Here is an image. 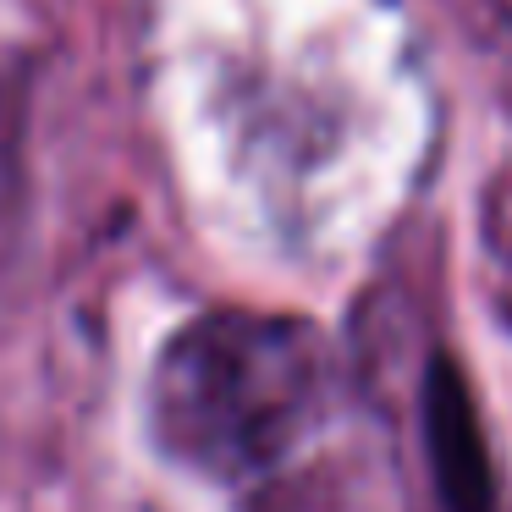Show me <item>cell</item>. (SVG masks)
I'll return each instance as SVG.
<instances>
[{
	"label": "cell",
	"instance_id": "cell-1",
	"mask_svg": "<svg viewBox=\"0 0 512 512\" xmlns=\"http://www.w3.org/2000/svg\"><path fill=\"white\" fill-rule=\"evenodd\" d=\"M336 353L314 320L210 309L166 336L149 369V435L171 463L243 485L325 424Z\"/></svg>",
	"mask_w": 512,
	"mask_h": 512
},
{
	"label": "cell",
	"instance_id": "cell-2",
	"mask_svg": "<svg viewBox=\"0 0 512 512\" xmlns=\"http://www.w3.org/2000/svg\"><path fill=\"white\" fill-rule=\"evenodd\" d=\"M424 452H430V479L446 512H496V474L479 441L474 402L452 358L441 353L424 369Z\"/></svg>",
	"mask_w": 512,
	"mask_h": 512
}]
</instances>
